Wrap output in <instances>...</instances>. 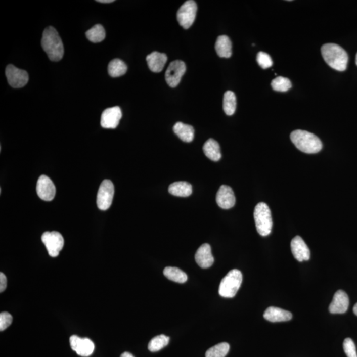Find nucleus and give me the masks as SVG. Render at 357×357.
Returning <instances> with one entry per match:
<instances>
[{
  "label": "nucleus",
  "mask_w": 357,
  "mask_h": 357,
  "mask_svg": "<svg viewBox=\"0 0 357 357\" xmlns=\"http://www.w3.org/2000/svg\"><path fill=\"white\" fill-rule=\"evenodd\" d=\"M122 118V111L119 107H113L105 109L101 118V125L103 128L115 129L119 125Z\"/></svg>",
  "instance_id": "ddd939ff"
},
{
  "label": "nucleus",
  "mask_w": 357,
  "mask_h": 357,
  "mask_svg": "<svg viewBox=\"0 0 357 357\" xmlns=\"http://www.w3.org/2000/svg\"><path fill=\"white\" fill-rule=\"evenodd\" d=\"M120 357H135V356H133L132 354L130 353V352H124V353H122L121 354V356H120Z\"/></svg>",
  "instance_id": "c9c22d12"
},
{
  "label": "nucleus",
  "mask_w": 357,
  "mask_h": 357,
  "mask_svg": "<svg viewBox=\"0 0 357 357\" xmlns=\"http://www.w3.org/2000/svg\"><path fill=\"white\" fill-rule=\"evenodd\" d=\"M356 64L357 65V54H356Z\"/></svg>",
  "instance_id": "4c0bfd02"
},
{
  "label": "nucleus",
  "mask_w": 357,
  "mask_h": 357,
  "mask_svg": "<svg viewBox=\"0 0 357 357\" xmlns=\"http://www.w3.org/2000/svg\"><path fill=\"white\" fill-rule=\"evenodd\" d=\"M6 76L9 84L14 88L23 87L29 81V75L26 71L17 68L12 64L6 67Z\"/></svg>",
  "instance_id": "9d476101"
},
{
  "label": "nucleus",
  "mask_w": 357,
  "mask_h": 357,
  "mask_svg": "<svg viewBox=\"0 0 357 357\" xmlns=\"http://www.w3.org/2000/svg\"><path fill=\"white\" fill-rule=\"evenodd\" d=\"M230 345L227 343H221L214 346L206 352V357H225L229 353Z\"/></svg>",
  "instance_id": "c85d7f7f"
},
{
  "label": "nucleus",
  "mask_w": 357,
  "mask_h": 357,
  "mask_svg": "<svg viewBox=\"0 0 357 357\" xmlns=\"http://www.w3.org/2000/svg\"><path fill=\"white\" fill-rule=\"evenodd\" d=\"M203 152L208 158L214 162H218L220 160L221 155L220 145L214 139H208L204 143Z\"/></svg>",
  "instance_id": "4be33fe9"
},
{
  "label": "nucleus",
  "mask_w": 357,
  "mask_h": 357,
  "mask_svg": "<svg viewBox=\"0 0 357 357\" xmlns=\"http://www.w3.org/2000/svg\"><path fill=\"white\" fill-rule=\"evenodd\" d=\"M290 139L301 152L306 154H316L322 149L319 138L306 130H296L290 134Z\"/></svg>",
  "instance_id": "7ed1b4c3"
},
{
  "label": "nucleus",
  "mask_w": 357,
  "mask_h": 357,
  "mask_svg": "<svg viewBox=\"0 0 357 357\" xmlns=\"http://www.w3.org/2000/svg\"><path fill=\"white\" fill-rule=\"evenodd\" d=\"M290 246L292 254L297 261H308L310 258V251L300 236H297L292 239Z\"/></svg>",
  "instance_id": "2eb2a0df"
},
{
  "label": "nucleus",
  "mask_w": 357,
  "mask_h": 357,
  "mask_svg": "<svg viewBox=\"0 0 357 357\" xmlns=\"http://www.w3.org/2000/svg\"><path fill=\"white\" fill-rule=\"evenodd\" d=\"M42 242L47 247L49 255L52 257H57L63 248L64 240L59 232H46L42 234Z\"/></svg>",
  "instance_id": "6e6552de"
},
{
  "label": "nucleus",
  "mask_w": 357,
  "mask_h": 357,
  "mask_svg": "<svg viewBox=\"0 0 357 357\" xmlns=\"http://www.w3.org/2000/svg\"><path fill=\"white\" fill-rule=\"evenodd\" d=\"M127 72V66L122 60L114 59L108 65L109 74L113 77L123 76Z\"/></svg>",
  "instance_id": "393cba45"
},
{
  "label": "nucleus",
  "mask_w": 357,
  "mask_h": 357,
  "mask_svg": "<svg viewBox=\"0 0 357 357\" xmlns=\"http://www.w3.org/2000/svg\"><path fill=\"white\" fill-rule=\"evenodd\" d=\"M192 186L186 182L173 183L169 187V193L176 197H187L192 194Z\"/></svg>",
  "instance_id": "5701e85b"
},
{
  "label": "nucleus",
  "mask_w": 357,
  "mask_h": 357,
  "mask_svg": "<svg viewBox=\"0 0 357 357\" xmlns=\"http://www.w3.org/2000/svg\"><path fill=\"white\" fill-rule=\"evenodd\" d=\"M41 45L43 50L52 61L59 62L63 57V43L59 33L53 27L51 26L44 29L42 34Z\"/></svg>",
  "instance_id": "f257e3e1"
},
{
  "label": "nucleus",
  "mask_w": 357,
  "mask_h": 357,
  "mask_svg": "<svg viewBox=\"0 0 357 357\" xmlns=\"http://www.w3.org/2000/svg\"><path fill=\"white\" fill-rule=\"evenodd\" d=\"M70 343L72 349L79 356H89L94 351V343L90 339L80 338L77 335H72L70 338Z\"/></svg>",
  "instance_id": "f8f14e48"
},
{
  "label": "nucleus",
  "mask_w": 357,
  "mask_h": 357,
  "mask_svg": "<svg viewBox=\"0 0 357 357\" xmlns=\"http://www.w3.org/2000/svg\"><path fill=\"white\" fill-rule=\"evenodd\" d=\"M273 89L276 92H286L292 87L291 81L287 77L282 76L277 77L272 82Z\"/></svg>",
  "instance_id": "c756f323"
},
{
  "label": "nucleus",
  "mask_w": 357,
  "mask_h": 357,
  "mask_svg": "<svg viewBox=\"0 0 357 357\" xmlns=\"http://www.w3.org/2000/svg\"><path fill=\"white\" fill-rule=\"evenodd\" d=\"M7 287V278L4 273H0V292H3Z\"/></svg>",
  "instance_id": "72a5a7b5"
},
{
  "label": "nucleus",
  "mask_w": 357,
  "mask_h": 357,
  "mask_svg": "<svg viewBox=\"0 0 357 357\" xmlns=\"http://www.w3.org/2000/svg\"><path fill=\"white\" fill-rule=\"evenodd\" d=\"M186 71L185 62L182 60H175L169 64L165 72V80L171 87H175L180 83Z\"/></svg>",
  "instance_id": "1a4fd4ad"
},
{
  "label": "nucleus",
  "mask_w": 357,
  "mask_h": 357,
  "mask_svg": "<svg viewBox=\"0 0 357 357\" xmlns=\"http://www.w3.org/2000/svg\"><path fill=\"white\" fill-rule=\"evenodd\" d=\"M115 187L111 181L105 180L101 184L97 196V205L102 210H107L113 203Z\"/></svg>",
  "instance_id": "0eeeda50"
},
{
  "label": "nucleus",
  "mask_w": 357,
  "mask_h": 357,
  "mask_svg": "<svg viewBox=\"0 0 357 357\" xmlns=\"http://www.w3.org/2000/svg\"><path fill=\"white\" fill-rule=\"evenodd\" d=\"M264 319L271 322H287L292 319V315L289 311L276 307H270L264 313Z\"/></svg>",
  "instance_id": "a211bd4d"
},
{
  "label": "nucleus",
  "mask_w": 357,
  "mask_h": 357,
  "mask_svg": "<svg viewBox=\"0 0 357 357\" xmlns=\"http://www.w3.org/2000/svg\"><path fill=\"white\" fill-rule=\"evenodd\" d=\"M353 311H354V315L357 316V303L355 305H354V306L353 307Z\"/></svg>",
  "instance_id": "e433bc0d"
},
{
  "label": "nucleus",
  "mask_w": 357,
  "mask_h": 357,
  "mask_svg": "<svg viewBox=\"0 0 357 357\" xmlns=\"http://www.w3.org/2000/svg\"><path fill=\"white\" fill-rule=\"evenodd\" d=\"M169 342V337L165 335H160L154 337L148 344V349L151 352L159 351L166 347Z\"/></svg>",
  "instance_id": "cd10ccee"
},
{
  "label": "nucleus",
  "mask_w": 357,
  "mask_h": 357,
  "mask_svg": "<svg viewBox=\"0 0 357 357\" xmlns=\"http://www.w3.org/2000/svg\"><path fill=\"white\" fill-rule=\"evenodd\" d=\"M163 275L169 280L178 283H185L187 281V275L180 269L167 266L163 270Z\"/></svg>",
  "instance_id": "b1692460"
},
{
  "label": "nucleus",
  "mask_w": 357,
  "mask_h": 357,
  "mask_svg": "<svg viewBox=\"0 0 357 357\" xmlns=\"http://www.w3.org/2000/svg\"><path fill=\"white\" fill-rule=\"evenodd\" d=\"M173 131L182 141L186 143H191L194 139V128L189 124L178 122L174 125Z\"/></svg>",
  "instance_id": "412c9836"
},
{
  "label": "nucleus",
  "mask_w": 357,
  "mask_h": 357,
  "mask_svg": "<svg viewBox=\"0 0 357 357\" xmlns=\"http://www.w3.org/2000/svg\"><path fill=\"white\" fill-rule=\"evenodd\" d=\"M195 261L198 265L203 269L209 268L212 265L214 259L212 254L211 247L209 244H204L197 249L195 254Z\"/></svg>",
  "instance_id": "f3484780"
},
{
  "label": "nucleus",
  "mask_w": 357,
  "mask_h": 357,
  "mask_svg": "<svg viewBox=\"0 0 357 357\" xmlns=\"http://www.w3.org/2000/svg\"><path fill=\"white\" fill-rule=\"evenodd\" d=\"M343 349L347 357H357L355 344L350 338H346L343 342Z\"/></svg>",
  "instance_id": "2f4dec72"
},
{
  "label": "nucleus",
  "mask_w": 357,
  "mask_h": 357,
  "mask_svg": "<svg viewBox=\"0 0 357 357\" xmlns=\"http://www.w3.org/2000/svg\"><path fill=\"white\" fill-rule=\"evenodd\" d=\"M197 6L195 1L189 0L185 2L178 9L177 18L180 25L185 29H188L192 26L197 15Z\"/></svg>",
  "instance_id": "423d86ee"
},
{
  "label": "nucleus",
  "mask_w": 357,
  "mask_h": 357,
  "mask_svg": "<svg viewBox=\"0 0 357 357\" xmlns=\"http://www.w3.org/2000/svg\"><path fill=\"white\" fill-rule=\"evenodd\" d=\"M36 193L40 199L51 201L56 195V187L53 181L47 175H41L38 178L36 184Z\"/></svg>",
  "instance_id": "9b49d317"
},
{
  "label": "nucleus",
  "mask_w": 357,
  "mask_h": 357,
  "mask_svg": "<svg viewBox=\"0 0 357 357\" xmlns=\"http://www.w3.org/2000/svg\"><path fill=\"white\" fill-rule=\"evenodd\" d=\"M254 219L257 232L262 236L270 235L273 227L272 212L267 204L259 203L255 206Z\"/></svg>",
  "instance_id": "39448f33"
},
{
  "label": "nucleus",
  "mask_w": 357,
  "mask_h": 357,
  "mask_svg": "<svg viewBox=\"0 0 357 357\" xmlns=\"http://www.w3.org/2000/svg\"><path fill=\"white\" fill-rule=\"evenodd\" d=\"M240 271L232 270L222 279L219 287V294L224 298H233L237 294L242 283Z\"/></svg>",
  "instance_id": "20e7f679"
},
{
  "label": "nucleus",
  "mask_w": 357,
  "mask_h": 357,
  "mask_svg": "<svg viewBox=\"0 0 357 357\" xmlns=\"http://www.w3.org/2000/svg\"><path fill=\"white\" fill-rule=\"evenodd\" d=\"M321 52L325 61L331 68L340 72L347 69L349 56L339 45L333 43L325 44L322 47Z\"/></svg>",
  "instance_id": "f03ea898"
},
{
  "label": "nucleus",
  "mask_w": 357,
  "mask_h": 357,
  "mask_svg": "<svg viewBox=\"0 0 357 357\" xmlns=\"http://www.w3.org/2000/svg\"><path fill=\"white\" fill-rule=\"evenodd\" d=\"M13 321L12 316L8 313H2L0 314V331H4L12 324Z\"/></svg>",
  "instance_id": "473e14b6"
},
{
  "label": "nucleus",
  "mask_w": 357,
  "mask_h": 357,
  "mask_svg": "<svg viewBox=\"0 0 357 357\" xmlns=\"http://www.w3.org/2000/svg\"><path fill=\"white\" fill-rule=\"evenodd\" d=\"M148 67L152 72H162L167 61V55L164 53L153 52L146 57Z\"/></svg>",
  "instance_id": "6ab92c4d"
},
{
  "label": "nucleus",
  "mask_w": 357,
  "mask_h": 357,
  "mask_svg": "<svg viewBox=\"0 0 357 357\" xmlns=\"http://www.w3.org/2000/svg\"><path fill=\"white\" fill-rule=\"evenodd\" d=\"M86 37L92 42H102L105 38V31L103 26L97 24L86 32Z\"/></svg>",
  "instance_id": "bb28decb"
},
{
  "label": "nucleus",
  "mask_w": 357,
  "mask_h": 357,
  "mask_svg": "<svg viewBox=\"0 0 357 357\" xmlns=\"http://www.w3.org/2000/svg\"><path fill=\"white\" fill-rule=\"evenodd\" d=\"M216 201L218 205L223 209H230L235 205L236 197L231 187L221 186L216 194Z\"/></svg>",
  "instance_id": "4468645a"
},
{
  "label": "nucleus",
  "mask_w": 357,
  "mask_h": 357,
  "mask_svg": "<svg viewBox=\"0 0 357 357\" xmlns=\"http://www.w3.org/2000/svg\"><path fill=\"white\" fill-rule=\"evenodd\" d=\"M96 2H99V3L110 4L113 3V2L115 1H114V0H98V1Z\"/></svg>",
  "instance_id": "f704fd0d"
},
{
  "label": "nucleus",
  "mask_w": 357,
  "mask_h": 357,
  "mask_svg": "<svg viewBox=\"0 0 357 357\" xmlns=\"http://www.w3.org/2000/svg\"><path fill=\"white\" fill-rule=\"evenodd\" d=\"M257 61L259 65L263 69L270 68L273 65V60L270 56L264 53L259 52L257 56Z\"/></svg>",
  "instance_id": "7c9ffc66"
},
{
  "label": "nucleus",
  "mask_w": 357,
  "mask_h": 357,
  "mask_svg": "<svg viewBox=\"0 0 357 357\" xmlns=\"http://www.w3.org/2000/svg\"><path fill=\"white\" fill-rule=\"evenodd\" d=\"M349 306V296L343 290H339L333 296L329 310L332 314H344L347 311Z\"/></svg>",
  "instance_id": "dca6fc26"
},
{
  "label": "nucleus",
  "mask_w": 357,
  "mask_h": 357,
  "mask_svg": "<svg viewBox=\"0 0 357 357\" xmlns=\"http://www.w3.org/2000/svg\"><path fill=\"white\" fill-rule=\"evenodd\" d=\"M223 109L227 115H234L236 109V97L233 92L227 91L224 95Z\"/></svg>",
  "instance_id": "a878e982"
},
{
  "label": "nucleus",
  "mask_w": 357,
  "mask_h": 357,
  "mask_svg": "<svg viewBox=\"0 0 357 357\" xmlns=\"http://www.w3.org/2000/svg\"><path fill=\"white\" fill-rule=\"evenodd\" d=\"M232 42L229 36L226 35L218 36L215 44V49L218 57L229 59L232 56Z\"/></svg>",
  "instance_id": "aec40b11"
}]
</instances>
